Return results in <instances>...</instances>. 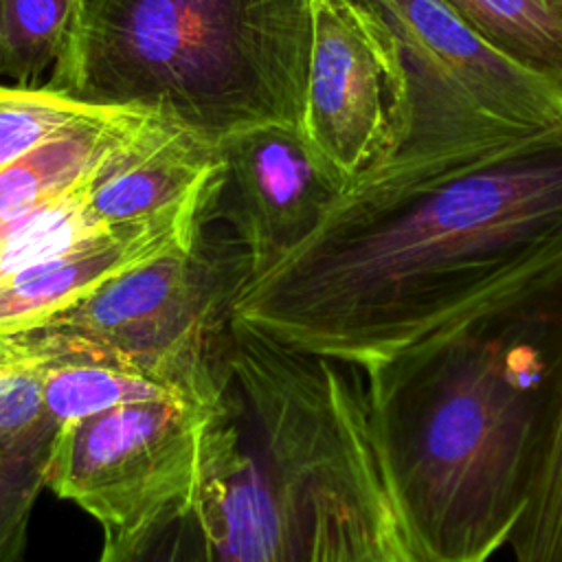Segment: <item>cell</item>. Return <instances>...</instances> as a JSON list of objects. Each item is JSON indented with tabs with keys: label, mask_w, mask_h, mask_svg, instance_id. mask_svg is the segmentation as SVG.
Here are the masks:
<instances>
[{
	"label": "cell",
	"mask_w": 562,
	"mask_h": 562,
	"mask_svg": "<svg viewBox=\"0 0 562 562\" xmlns=\"http://www.w3.org/2000/svg\"><path fill=\"white\" fill-rule=\"evenodd\" d=\"M562 270V121L415 180L351 184L318 228L248 281L233 321L362 367Z\"/></svg>",
	"instance_id": "1"
},
{
	"label": "cell",
	"mask_w": 562,
	"mask_h": 562,
	"mask_svg": "<svg viewBox=\"0 0 562 562\" xmlns=\"http://www.w3.org/2000/svg\"><path fill=\"white\" fill-rule=\"evenodd\" d=\"M389 501L430 562L507 544L562 397V270L360 367Z\"/></svg>",
	"instance_id": "2"
},
{
	"label": "cell",
	"mask_w": 562,
	"mask_h": 562,
	"mask_svg": "<svg viewBox=\"0 0 562 562\" xmlns=\"http://www.w3.org/2000/svg\"><path fill=\"white\" fill-rule=\"evenodd\" d=\"M312 0H83L44 88L140 110L217 145L303 125Z\"/></svg>",
	"instance_id": "3"
},
{
	"label": "cell",
	"mask_w": 562,
	"mask_h": 562,
	"mask_svg": "<svg viewBox=\"0 0 562 562\" xmlns=\"http://www.w3.org/2000/svg\"><path fill=\"white\" fill-rule=\"evenodd\" d=\"M364 424L358 367L288 351L233 321L195 494L211 562H307L316 487Z\"/></svg>",
	"instance_id": "4"
},
{
	"label": "cell",
	"mask_w": 562,
	"mask_h": 562,
	"mask_svg": "<svg viewBox=\"0 0 562 562\" xmlns=\"http://www.w3.org/2000/svg\"><path fill=\"white\" fill-rule=\"evenodd\" d=\"M206 224L191 246L110 277L33 327L213 408L228 373L235 303L252 279V261L235 233H206Z\"/></svg>",
	"instance_id": "5"
},
{
	"label": "cell",
	"mask_w": 562,
	"mask_h": 562,
	"mask_svg": "<svg viewBox=\"0 0 562 562\" xmlns=\"http://www.w3.org/2000/svg\"><path fill=\"white\" fill-rule=\"evenodd\" d=\"M362 2L393 37L408 92L406 140L367 178H424L562 121V90L501 57L441 0Z\"/></svg>",
	"instance_id": "6"
},
{
	"label": "cell",
	"mask_w": 562,
	"mask_h": 562,
	"mask_svg": "<svg viewBox=\"0 0 562 562\" xmlns=\"http://www.w3.org/2000/svg\"><path fill=\"white\" fill-rule=\"evenodd\" d=\"M213 408L180 400L136 402L68 422L57 430L46 485L97 518L105 536L167 505L195 501Z\"/></svg>",
	"instance_id": "7"
},
{
	"label": "cell",
	"mask_w": 562,
	"mask_h": 562,
	"mask_svg": "<svg viewBox=\"0 0 562 562\" xmlns=\"http://www.w3.org/2000/svg\"><path fill=\"white\" fill-rule=\"evenodd\" d=\"M303 130L349 187L391 165L406 140L402 61L362 0H312Z\"/></svg>",
	"instance_id": "8"
},
{
	"label": "cell",
	"mask_w": 562,
	"mask_h": 562,
	"mask_svg": "<svg viewBox=\"0 0 562 562\" xmlns=\"http://www.w3.org/2000/svg\"><path fill=\"white\" fill-rule=\"evenodd\" d=\"M217 151L222 176L206 220L233 226L252 279L299 248L349 189L303 125H255L222 138Z\"/></svg>",
	"instance_id": "9"
},
{
	"label": "cell",
	"mask_w": 562,
	"mask_h": 562,
	"mask_svg": "<svg viewBox=\"0 0 562 562\" xmlns=\"http://www.w3.org/2000/svg\"><path fill=\"white\" fill-rule=\"evenodd\" d=\"M220 176L217 145L149 114L99 169L88 204L108 226L151 222L213 202Z\"/></svg>",
	"instance_id": "10"
},
{
	"label": "cell",
	"mask_w": 562,
	"mask_h": 562,
	"mask_svg": "<svg viewBox=\"0 0 562 562\" xmlns=\"http://www.w3.org/2000/svg\"><path fill=\"white\" fill-rule=\"evenodd\" d=\"M209 204L112 226L108 233L29 266L0 283V336L33 327L68 307L110 277L176 246H191L206 224Z\"/></svg>",
	"instance_id": "11"
},
{
	"label": "cell",
	"mask_w": 562,
	"mask_h": 562,
	"mask_svg": "<svg viewBox=\"0 0 562 562\" xmlns=\"http://www.w3.org/2000/svg\"><path fill=\"white\" fill-rule=\"evenodd\" d=\"M307 562H430L389 501L369 424L316 487Z\"/></svg>",
	"instance_id": "12"
},
{
	"label": "cell",
	"mask_w": 562,
	"mask_h": 562,
	"mask_svg": "<svg viewBox=\"0 0 562 562\" xmlns=\"http://www.w3.org/2000/svg\"><path fill=\"white\" fill-rule=\"evenodd\" d=\"M474 35L562 90V0H441Z\"/></svg>",
	"instance_id": "13"
},
{
	"label": "cell",
	"mask_w": 562,
	"mask_h": 562,
	"mask_svg": "<svg viewBox=\"0 0 562 562\" xmlns=\"http://www.w3.org/2000/svg\"><path fill=\"white\" fill-rule=\"evenodd\" d=\"M83 0H0V79L44 88L75 31Z\"/></svg>",
	"instance_id": "14"
},
{
	"label": "cell",
	"mask_w": 562,
	"mask_h": 562,
	"mask_svg": "<svg viewBox=\"0 0 562 562\" xmlns=\"http://www.w3.org/2000/svg\"><path fill=\"white\" fill-rule=\"evenodd\" d=\"M59 424L0 439V562H22L33 505L46 485Z\"/></svg>",
	"instance_id": "15"
},
{
	"label": "cell",
	"mask_w": 562,
	"mask_h": 562,
	"mask_svg": "<svg viewBox=\"0 0 562 562\" xmlns=\"http://www.w3.org/2000/svg\"><path fill=\"white\" fill-rule=\"evenodd\" d=\"M110 110L114 108L83 103L48 88L0 86V169Z\"/></svg>",
	"instance_id": "16"
},
{
	"label": "cell",
	"mask_w": 562,
	"mask_h": 562,
	"mask_svg": "<svg viewBox=\"0 0 562 562\" xmlns=\"http://www.w3.org/2000/svg\"><path fill=\"white\" fill-rule=\"evenodd\" d=\"M507 544L514 562H562V397Z\"/></svg>",
	"instance_id": "17"
},
{
	"label": "cell",
	"mask_w": 562,
	"mask_h": 562,
	"mask_svg": "<svg viewBox=\"0 0 562 562\" xmlns=\"http://www.w3.org/2000/svg\"><path fill=\"white\" fill-rule=\"evenodd\" d=\"M99 562H211L195 501L167 505L140 525L105 536Z\"/></svg>",
	"instance_id": "18"
}]
</instances>
